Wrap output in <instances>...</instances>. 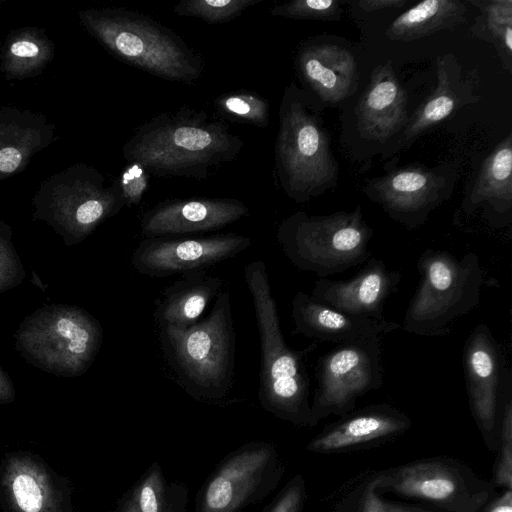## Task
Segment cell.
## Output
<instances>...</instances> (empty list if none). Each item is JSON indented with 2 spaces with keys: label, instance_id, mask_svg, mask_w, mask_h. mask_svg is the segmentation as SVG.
Returning <instances> with one entry per match:
<instances>
[{
  "label": "cell",
  "instance_id": "1",
  "mask_svg": "<svg viewBox=\"0 0 512 512\" xmlns=\"http://www.w3.org/2000/svg\"><path fill=\"white\" fill-rule=\"evenodd\" d=\"M243 147V140L224 122L183 106L138 126L122 152L128 163L140 164L150 175L204 180L234 161Z\"/></svg>",
  "mask_w": 512,
  "mask_h": 512
},
{
  "label": "cell",
  "instance_id": "2",
  "mask_svg": "<svg viewBox=\"0 0 512 512\" xmlns=\"http://www.w3.org/2000/svg\"><path fill=\"white\" fill-rule=\"evenodd\" d=\"M244 278L252 298L260 340V403L266 411L293 425L313 427L305 359L319 342L314 341L302 350H294L286 344L262 260L247 264Z\"/></svg>",
  "mask_w": 512,
  "mask_h": 512
},
{
  "label": "cell",
  "instance_id": "3",
  "mask_svg": "<svg viewBox=\"0 0 512 512\" xmlns=\"http://www.w3.org/2000/svg\"><path fill=\"white\" fill-rule=\"evenodd\" d=\"M312 96L296 83L284 90L274 146V176L285 195L305 203L337 185L339 165Z\"/></svg>",
  "mask_w": 512,
  "mask_h": 512
},
{
  "label": "cell",
  "instance_id": "4",
  "mask_svg": "<svg viewBox=\"0 0 512 512\" xmlns=\"http://www.w3.org/2000/svg\"><path fill=\"white\" fill-rule=\"evenodd\" d=\"M85 22L118 59L155 77L193 84L204 72L201 55L154 18L125 8L93 10Z\"/></svg>",
  "mask_w": 512,
  "mask_h": 512
},
{
  "label": "cell",
  "instance_id": "5",
  "mask_svg": "<svg viewBox=\"0 0 512 512\" xmlns=\"http://www.w3.org/2000/svg\"><path fill=\"white\" fill-rule=\"evenodd\" d=\"M165 357L194 397L221 399L233 381L236 338L230 294L221 291L203 320L187 328H160Z\"/></svg>",
  "mask_w": 512,
  "mask_h": 512
},
{
  "label": "cell",
  "instance_id": "6",
  "mask_svg": "<svg viewBox=\"0 0 512 512\" xmlns=\"http://www.w3.org/2000/svg\"><path fill=\"white\" fill-rule=\"evenodd\" d=\"M420 283L400 328L405 332L438 337L480 302L483 270L474 252L458 258L445 250L427 249L418 259Z\"/></svg>",
  "mask_w": 512,
  "mask_h": 512
},
{
  "label": "cell",
  "instance_id": "7",
  "mask_svg": "<svg viewBox=\"0 0 512 512\" xmlns=\"http://www.w3.org/2000/svg\"><path fill=\"white\" fill-rule=\"evenodd\" d=\"M373 230L365 221L362 207L328 215L296 211L277 228L278 243L299 270L320 278L344 272L365 263Z\"/></svg>",
  "mask_w": 512,
  "mask_h": 512
},
{
  "label": "cell",
  "instance_id": "8",
  "mask_svg": "<svg viewBox=\"0 0 512 512\" xmlns=\"http://www.w3.org/2000/svg\"><path fill=\"white\" fill-rule=\"evenodd\" d=\"M17 347L38 367L79 376L93 363L103 340L99 322L85 310L52 305L37 310L20 326Z\"/></svg>",
  "mask_w": 512,
  "mask_h": 512
},
{
  "label": "cell",
  "instance_id": "9",
  "mask_svg": "<svg viewBox=\"0 0 512 512\" xmlns=\"http://www.w3.org/2000/svg\"><path fill=\"white\" fill-rule=\"evenodd\" d=\"M378 492L442 512H479L497 489L466 463L434 456L381 470Z\"/></svg>",
  "mask_w": 512,
  "mask_h": 512
},
{
  "label": "cell",
  "instance_id": "10",
  "mask_svg": "<svg viewBox=\"0 0 512 512\" xmlns=\"http://www.w3.org/2000/svg\"><path fill=\"white\" fill-rule=\"evenodd\" d=\"M311 403L315 426L330 415L355 409L357 399L383 383L381 337L338 344L318 360Z\"/></svg>",
  "mask_w": 512,
  "mask_h": 512
},
{
  "label": "cell",
  "instance_id": "11",
  "mask_svg": "<svg viewBox=\"0 0 512 512\" xmlns=\"http://www.w3.org/2000/svg\"><path fill=\"white\" fill-rule=\"evenodd\" d=\"M459 166L411 164L367 180L365 196L408 230L424 225L430 214L449 200L456 187Z\"/></svg>",
  "mask_w": 512,
  "mask_h": 512
},
{
  "label": "cell",
  "instance_id": "12",
  "mask_svg": "<svg viewBox=\"0 0 512 512\" xmlns=\"http://www.w3.org/2000/svg\"><path fill=\"white\" fill-rule=\"evenodd\" d=\"M251 245L250 237L236 233L193 238H145L134 249L131 264L138 273L148 277L185 275L206 271Z\"/></svg>",
  "mask_w": 512,
  "mask_h": 512
},
{
  "label": "cell",
  "instance_id": "13",
  "mask_svg": "<svg viewBox=\"0 0 512 512\" xmlns=\"http://www.w3.org/2000/svg\"><path fill=\"white\" fill-rule=\"evenodd\" d=\"M463 369L471 414L487 449L496 451L505 371L500 347L484 323L465 342Z\"/></svg>",
  "mask_w": 512,
  "mask_h": 512
},
{
  "label": "cell",
  "instance_id": "14",
  "mask_svg": "<svg viewBox=\"0 0 512 512\" xmlns=\"http://www.w3.org/2000/svg\"><path fill=\"white\" fill-rule=\"evenodd\" d=\"M274 448L265 443L245 447L229 457L209 480L198 512H237L268 475L278 474Z\"/></svg>",
  "mask_w": 512,
  "mask_h": 512
},
{
  "label": "cell",
  "instance_id": "15",
  "mask_svg": "<svg viewBox=\"0 0 512 512\" xmlns=\"http://www.w3.org/2000/svg\"><path fill=\"white\" fill-rule=\"evenodd\" d=\"M410 417L388 403L365 406L341 416L310 440L306 449L334 454L381 445L406 433Z\"/></svg>",
  "mask_w": 512,
  "mask_h": 512
},
{
  "label": "cell",
  "instance_id": "16",
  "mask_svg": "<svg viewBox=\"0 0 512 512\" xmlns=\"http://www.w3.org/2000/svg\"><path fill=\"white\" fill-rule=\"evenodd\" d=\"M249 208L234 198L169 199L146 211L140 221L145 238L221 229L248 215Z\"/></svg>",
  "mask_w": 512,
  "mask_h": 512
},
{
  "label": "cell",
  "instance_id": "17",
  "mask_svg": "<svg viewBox=\"0 0 512 512\" xmlns=\"http://www.w3.org/2000/svg\"><path fill=\"white\" fill-rule=\"evenodd\" d=\"M400 280L399 271L389 270L382 259L370 258L351 279L316 280L310 296L347 314L383 318L384 305Z\"/></svg>",
  "mask_w": 512,
  "mask_h": 512
},
{
  "label": "cell",
  "instance_id": "18",
  "mask_svg": "<svg viewBox=\"0 0 512 512\" xmlns=\"http://www.w3.org/2000/svg\"><path fill=\"white\" fill-rule=\"evenodd\" d=\"M294 64L305 90L323 103L339 104L357 90V63L347 47L308 41L298 48Z\"/></svg>",
  "mask_w": 512,
  "mask_h": 512
},
{
  "label": "cell",
  "instance_id": "19",
  "mask_svg": "<svg viewBox=\"0 0 512 512\" xmlns=\"http://www.w3.org/2000/svg\"><path fill=\"white\" fill-rule=\"evenodd\" d=\"M294 332L317 342L338 344L381 337L400 328L383 318L351 315L323 305L299 291L292 299Z\"/></svg>",
  "mask_w": 512,
  "mask_h": 512
},
{
  "label": "cell",
  "instance_id": "20",
  "mask_svg": "<svg viewBox=\"0 0 512 512\" xmlns=\"http://www.w3.org/2000/svg\"><path fill=\"white\" fill-rule=\"evenodd\" d=\"M436 68V88L408 117L399 140L401 148L409 147L422 134L462 107L479 102L481 98L473 80L463 74L454 54L437 56Z\"/></svg>",
  "mask_w": 512,
  "mask_h": 512
},
{
  "label": "cell",
  "instance_id": "21",
  "mask_svg": "<svg viewBox=\"0 0 512 512\" xmlns=\"http://www.w3.org/2000/svg\"><path fill=\"white\" fill-rule=\"evenodd\" d=\"M362 136L385 142L402 132L408 120L407 95L390 61L375 67L356 107Z\"/></svg>",
  "mask_w": 512,
  "mask_h": 512
},
{
  "label": "cell",
  "instance_id": "22",
  "mask_svg": "<svg viewBox=\"0 0 512 512\" xmlns=\"http://www.w3.org/2000/svg\"><path fill=\"white\" fill-rule=\"evenodd\" d=\"M461 208L466 214L480 209L495 228L512 221V136H506L481 162L467 188Z\"/></svg>",
  "mask_w": 512,
  "mask_h": 512
},
{
  "label": "cell",
  "instance_id": "23",
  "mask_svg": "<svg viewBox=\"0 0 512 512\" xmlns=\"http://www.w3.org/2000/svg\"><path fill=\"white\" fill-rule=\"evenodd\" d=\"M223 281L206 271L192 272L167 286L155 310L160 328H187L199 321L208 304L221 292Z\"/></svg>",
  "mask_w": 512,
  "mask_h": 512
},
{
  "label": "cell",
  "instance_id": "24",
  "mask_svg": "<svg viewBox=\"0 0 512 512\" xmlns=\"http://www.w3.org/2000/svg\"><path fill=\"white\" fill-rule=\"evenodd\" d=\"M2 487L14 512H59V496L49 474L29 456L14 455L8 458Z\"/></svg>",
  "mask_w": 512,
  "mask_h": 512
},
{
  "label": "cell",
  "instance_id": "25",
  "mask_svg": "<svg viewBox=\"0 0 512 512\" xmlns=\"http://www.w3.org/2000/svg\"><path fill=\"white\" fill-rule=\"evenodd\" d=\"M468 7L460 0H425L399 15L386 29L388 39L411 42L452 30L467 20Z\"/></svg>",
  "mask_w": 512,
  "mask_h": 512
},
{
  "label": "cell",
  "instance_id": "26",
  "mask_svg": "<svg viewBox=\"0 0 512 512\" xmlns=\"http://www.w3.org/2000/svg\"><path fill=\"white\" fill-rule=\"evenodd\" d=\"M381 470L364 472L339 489L329 512H442L405 500H391L378 492Z\"/></svg>",
  "mask_w": 512,
  "mask_h": 512
},
{
  "label": "cell",
  "instance_id": "27",
  "mask_svg": "<svg viewBox=\"0 0 512 512\" xmlns=\"http://www.w3.org/2000/svg\"><path fill=\"white\" fill-rule=\"evenodd\" d=\"M480 14L469 29L470 34L490 43L502 67L512 73V0H470Z\"/></svg>",
  "mask_w": 512,
  "mask_h": 512
},
{
  "label": "cell",
  "instance_id": "28",
  "mask_svg": "<svg viewBox=\"0 0 512 512\" xmlns=\"http://www.w3.org/2000/svg\"><path fill=\"white\" fill-rule=\"evenodd\" d=\"M217 113L224 119L266 128L270 122V104L254 91L237 90L218 95L213 100Z\"/></svg>",
  "mask_w": 512,
  "mask_h": 512
},
{
  "label": "cell",
  "instance_id": "29",
  "mask_svg": "<svg viewBox=\"0 0 512 512\" xmlns=\"http://www.w3.org/2000/svg\"><path fill=\"white\" fill-rule=\"evenodd\" d=\"M512 384L506 373L499 409L498 444L491 482L497 490L512 489Z\"/></svg>",
  "mask_w": 512,
  "mask_h": 512
},
{
  "label": "cell",
  "instance_id": "30",
  "mask_svg": "<svg viewBox=\"0 0 512 512\" xmlns=\"http://www.w3.org/2000/svg\"><path fill=\"white\" fill-rule=\"evenodd\" d=\"M264 0H182L173 7L179 16L201 19L209 24H223Z\"/></svg>",
  "mask_w": 512,
  "mask_h": 512
},
{
  "label": "cell",
  "instance_id": "31",
  "mask_svg": "<svg viewBox=\"0 0 512 512\" xmlns=\"http://www.w3.org/2000/svg\"><path fill=\"white\" fill-rule=\"evenodd\" d=\"M271 15L295 20L333 21L341 17V2L337 0H293L275 5Z\"/></svg>",
  "mask_w": 512,
  "mask_h": 512
},
{
  "label": "cell",
  "instance_id": "32",
  "mask_svg": "<svg viewBox=\"0 0 512 512\" xmlns=\"http://www.w3.org/2000/svg\"><path fill=\"white\" fill-rule=\"evenodd\" d=\"M133 496L140 512H169L165 483L158 466H154Z\"/></svg>",
  "mask_w": 512,
  "mask_h": 512
},
{
  "label": "cell",
  "instance_id": "33",
  "mask_svg": "<svg viewBox=\"0 0 512 512\" xmlns=\"http://www.w3.org/2000/svg\"><path fill=\"white\" fill-rule=\"evenodd\" d=\"M150 174L137 163H129L123 171L118 185L125 205L131 207L141 202L149 187Z\"/></svg>",
  "mask_w": 512,
  "mask_h": 512
},
{
  "label": "cell",
  "instance_id": "34",
  "mask_svg": "<svg viewBox=\"0 0 512 512\" xmlns=\"http://www.w3.org/2000/svg\"><path fill=\"white\" fill-rule=\"evenodd\" d=\"M23 276L20 260L11 243L0 236V294L16 286Z\"/></svg>",
  "mask_w": 512,
  "mask_h": 512
},
{
  "label": "cell",
  "instance_id": "35",
  "mask_svg": "<svg viewBox=\"0 0 512 512\" xmlns=\"http://www.w3.org/2000/svg\"><path fill=\"white\" fill-rule=\"evenodd\" d=\"M305 480L295 475L280 492L269 512H301L306 501Z\"/></svg>",
  "mask_w": 512,
  "mask_h": 512
},
{
  "label": "cell",
  "instance_id": "36",
  "mask_svg": "<svg viewBox=\"0 0 512 512\" xmlns=\"http://www.w3.org/2000/svg\"><path fill=\"white\" fill-rule=\"evenodd\" d=\"M479 512H512V489L497 490Z\"/></svg>",
  "mask_w": 512,
  "mask_h": 512
},
{
  "label": "cell",
  "instance_id": "37",
  "mask_svg": "<svg viewBox=\"0 0 512 512\" xmlns=\"http://www.w3.org/2000/svg\"><path fill=\"white\" fill-rule=\"evenodd\" d=\"M22 162L21 152L14 147H5L0 150V172L12 173Z\"/></svg>",
  "mask_w": 512,
  "mask_h": 512
},
{
  "label": "cell",
  "instance_id": "38",
  "mask_svg": "<svg viewBox=\"0 0 512 512\" xmlns=\"http://www.w3.org/2000/svg\"><path fill=\"white\" fill-rule=\"evenodd\" d=\"M39 51V46L34 41L27 39L15 41L10 47L11 54L20 59L35 58Z\"/></svg>",
  "mask_w": 512,
  "mask_h": 512
},
{
  "label": "cell",
  "instance_id": "39",
  "mask_svg": "<svg viewBox=\"0 0 512 512\" xmlns=\"http://www.w3.org/2000/svg\"><path fill=\"white\" fill-rule=\"evenodd\" d=\"M407 0H360L357 2L359 8L365 12H374L384 9L402 8Z\"/></svg>",
  "mask_w": 512,
  "mask_h": 512
},
{
  "label": "cell",
  "instance_id": "40",
  "mask_svg": "<svg viewBox=\"0 0 512 512\" xmlns=\"http://www.w3.org/2000/svg\"><path fill=\"white\" fill-rule=\"evenodd\" d=\"M15 399V390L8 375L0 367V403H11Z\"/></svg>",
  "mask_w": 512,
  "mask_h": 512
},
{
  "label": "cell",
  "instance_id": "41",
  "mask_svg": "<svg viewBox=\"0 0 512 512\" xmlns=\"http://www.w3.org/2000/svg\"><path fill=\"white\" fill-rule=\"evenodd\" d=\"M122 512H140L134 496L127 501Z\"/></svg>",
  "mask_w": 512,
  "mask_h": 512
}]
</instances>
